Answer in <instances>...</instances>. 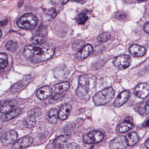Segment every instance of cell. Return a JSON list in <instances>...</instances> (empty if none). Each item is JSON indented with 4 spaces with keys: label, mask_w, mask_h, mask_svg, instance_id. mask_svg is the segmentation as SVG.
Returning <instances> with one entry per match:
<instances>
[{
    "label": "cell",
    "mask_w": 149,
    "mask_h": 149,
    "mask_svg": "<svg viewBox=\"0 0 149 149\" xmlns=\"http://www.w3.org/2000/svg\"><path fill=\"white\" fill-rule=\"evenodd\" d=\"M146 146L148 149H149V139L146 142Z\"/></svg>",
    "instance_id": "e575fe53"
},
{
    "label": "cell",
    "mask_w": 149,
    "mask_h": 149,
    "mask_svg": "<svg viewBox=\"0 0 149 149\" xmlns=\"http://www.w3.org/2000/svg\"><path fill=\"white\" fill-rule=\"evenodd\" d=\"M134 93L137 97L145 99L149 94V85L146 83H140L136 87Z\"/></svg>",
    "instance_id": "9c48e42d"
},
{
    "label": "cell",
    "mask_w": 149,
    "mask_h": 149,
    "mask_svg": "<svg viewBox=\"0 0 149 149\" xmlns=\"http://www.w3.org/2000/svg\"><path fill=\"white\" fill-rule=\"evenodd\" d=\"M128 145L126 137L121 136H117L111 141L110 148L111 149H126Z\"/></svg>",
    "instance_id": "ba28073f"
},
{
    "label": "cell",
    "mask_w": 149,
    "mask_h": 149,
    "mask_svg": "<svg viewBox=\"0 0 149 149\" xmlns=\"http://www.w3.org/2000/svg\"><path fill=\"white\" fill-rule=\"evenodd\" d=\"M2 35V32L1 30L0 29V38H1V37Z\"/></svg>",
    "instance_id": "8d00e7d4"
},
{
    "label": "cell",
    "mask_w": 149,
    "mask_h": 149,
    "mask_svg": "<svg viewBox=\"0 0 149 149\" xmlns=\"http://www.w3.org/2000/svg\"><path fill=\"white\" fill-rule=\"evenodd\" d=\"M58 111L56 108L52 109L47 114V119L50 122L56 123L58 120Z\"/></svg>",
    "instance_id": "7402d4cb"
},
{
    "label": "cell",
    "mask_w": 149,
    "mask_h": 149,
    "mask_svg": "<svg viewBox=\"0 0 149 149\" xmlns=\"http://www.w3.org/2000/svg\"><path fill=\"white\" fill-rule=\"evenodd\" d=\"M52 93L51 87L49 86H44L38 89L37 92V97L39 100H45L51 95Z\"/></svg>",
    "instance_id": "7c38bea8"
},
{
    "label": "cell",
    "mask_w": 149,
    "mask_h": 149,
    "mask_svg": "<svg viewBox=\"0 0 149 149\" xmlns=\"http://www.w3.org/2000/svg\"><path fill=\"white\" fill-rule=\"evenodd\" d=\"M60 95H56V96L52 97V98H51V102H53L54 101H58L59 100H60V99H61V96H60Z\"/></svg>",
    "instance_id": "1f68e13d"
},
{
    "label": "cell",
    "mask_w": 149,
    "mask_h": 149,
    "mask_svg": "<svg viewBox=\"0 0 149 149\" xmlns=\"http://www.w3.org/2000/svg\"><path fill=\"white\" fill-rule=\"evenodd\" d=\"M111 37V36L108 32H105L100 34L97 38V40L101 42H104L108 41Z\"/></svg>",
    "instance_id": "83f0119b"
},
{
    "label": "cell",
    "mask_w": 149,
    "mask_h": 149,
    "mask_svg": "<svg viewBox=\"0 0 149 149\" xmlns=\"http://www.w3.org/2000/svg\"><path fill=\"white\" fill-rule=\"evenodd\" d=\"M72 110V106L69 104L63 105L58 112V117L61 120H64L67 118L70 113Z\"/></svg>",
    "instance_id": "e0dca14e"
},
{
    "label": "cell",
    "mask_w": 149,
    "mask_h": 149,
    "mask_svg": "<svg viewBox=\"0 0 149 149\" xmlns=\"http://www.w3.org/2000/svg\"><path fill=\"white\" fill-rule=\"evenodd\" d=\"M18 134L15 131L10 130L2 135L1 137V141L3 146H8L15 141Z\"/></svg>",
    "instance_id": "52a82bcc"
},
{
    "label": "cell",
    "mask_w": 149,
    "mask_h": 149,
    "mask_svg": "<svg viewBox=\"0 0 149 149\" xmlns=\"http://www.w3.org/2000/svg\"><path fill=\"white\" fill-rule=\"evenodd\" d=\"M103 133L98 130H93L83 136V141L87 144H95L100 142L104 139Z\"/></svg>",
    "instance_id": "5b68a950"
},
{
    "label": "cell",
    "mask_w": 149,
    "mask_h": 149,
    "mask_svg": "<svg viewBox=\"0 0 149 149\" xmlns=\"http://www.w3.org/2000/svg\"><path fill=\"white\" fill-rule=\"evenodd\" d=\"M133 127V120L131 117H127L124 122L118 125L117 130L120 133H124L130 130Z\"/></svg>",
    "instance_id": "4fadbf2b"
},
{
    "label": "cell",
    "mask_w": 149,
    "mask_h": 149,
    "mask_svg": "<svg viewBox=\"0 0 149 149\" xmlns=\"http://www.w3.org/2000/svg\"><path fill=\"white\" fill-rule=\"evenodd\" d=\"M126 139L127 141L128 145L133 146L136 144L139 141V137L137 133L134 132L129 133L127 135Z\"/></svg>",
    "instance_id": "ffe728a7"
},
{
    "label": "cell",
    "mask_w": 149,
    "mask_h": 149,
    "mask_svg": "<svg viewBox=\"0 0 149 149\" xmlns=\"http://www.w3.org/2000/svg\"><path fill=\"white\" fill-rule=\"evenodd\" d=\"M131 58L128 55H122L115 58L113 61L114 65L119 69L125 70L130 66Z\"/></svg>",
    "instance_id": "8992f818"
},
{
    "label": "cell",
    "mask_w": 149,
    "mask_h": 149,
    "mask_svg": "<svg viewBox=\"0 0 149 149\" xmlns=\"http://www.w3.org/2000/svg\"><path fill=\"white\" fill-rule=\"evenodd\" d=\"M70 0H64L63 2V3H66L67 2L69 1Z\"/></svg>",
    "instance_id": "d590c367"
},
{
    "label": "cell",
    "mask_w": 149,
    "mask_h": 149,
    "mask_svg": "<svg viewBox=\"0 0 149 149\" xmlns=\"http://www.w3.org/2000/svg\"><path fill=\"white\" fill-rule=\"evenodd\" d=\"M69 138V136L67 135L59 136L53 142V146L57 148H60L63 147L64 143L67 142Z\"/></svg>",
    "instance_id": "44dd1931"
},
{
    "label": "cell",
    "mask_w": 149,
    "mask_h": 149,
    "mask_svg": "<svg viewBox=\"0 0 149 149\" xmlns=\"http://www.w3.org/2000/svg\"><path fill=\"white\" fill-rule=\"evenodd\" d=\"M89 79L85 76H81L79 79V85L76 90L78 97L83 100L87 96L89 91Z\"/></svg>",
    "instance_id": "277c9868"
},
{
    "label": "cell",
    "mask_w": 149,
    "mask_h": 149,
    "mask_svg": "<svg viewBox=\"0 0 149 149\" xmlns=\"http://www.w3.org/2000/svg\"><path fill=\"white\" fill-rule=\"evenodd\" d=\"M67 149H81L79 145L75 143H72L68 145Z\"/></svg>",
    "instance_id": "4dcf8cb0"
},
{
    "label": "cell",
    "mask_w": 149,
    "mask_h": 149,
    "mask_svg": "<svg viewBox=\"0 0 149 149\" xmlns=\"http://www.w3.org/2000/svg\"><path fill=\"white\" fill-rule=\"evenodd\" d=\"M143 29H144V31L145 32L149 34V22L144 24Z\"/></svg>",
    "instance_id": "d6a6232c"
},
{
    "label": "cell",
    "mask_w": 149,
    "mask_h": 149,
    "mask_svg": "<svg viewBox=\"0 0 149 149\" xmlns=\"http://www.w3.org/2000/svg\"><path fill=\"white\" fill-rule=\"evenodd\" d=\"M55 51L54 46L44 43L27 45L24 50V54L27 59L32 63H38L51 58Z\"/></svg>",
    "instance_id": "6da1fadb"
},
{
    "label": "cell",
    "mask_w": 149,
    "mask_h": 149,
    "mask_svg": "<svg viewBox=\"0 0 149 149\" xmlns=\"http://www.w3.org/2000/svg\"><path fill=\"white\" fill-rule=\"evenodd\" d=\"M70 87V83L68 81H65L55 85L53 87V91L56 93H60L67 91Z\"/></svg>",
    "instance_id": "d6986e66"
},
{
    "label": "cell",
    "mask_w": 149,
    "mask_h": 149,
    "mask_svg": "<svg viewBox=\"0 0 149 149\" xmlns=\"http://www.w3.org/2000/svg\"><path fill=\"white\" fill-rule=\"evenodd\" d=\"M137 1H145V0H137Z\"/></svg>",
    "instance_id": "f35d334b"
},
{
    "label": "cell",
    "mask_w": 149,
    "mask_h": 149,
    "mask_svg": "<svg viewBox=\"0 0 149 149\" xmlns=\"http://www.w3.org/2000/svg\"><path fill=\"white\" fill-rule=\"evenodd\" d=\"M22 110L21 108H17L14 110H11L1 116V120L2 121L4 122L10 120L18 115L21 113Z\"/></svg>",
    "instance_id": "ac0fdd59"
},
{
    "label": "cell",
    "mask_w": 149,
    "mask_h": 149,
    "mask_svg": "<svg viewBox=\"0 0 149 149\" xmlns=\"http://www.w3.org/2000/svg\"><path fill=\"white\" fill-rule=\"evenodd\" d=\"M130 96V92L129 91H124L120 93L114 102V106L116 107H120L125 104Z\"/></svg>",
    "instance_id": "5bb4252c"
},
{
    "label": "cell",
    "mask_w": 149,
    "mask_h": 149,
    "mask_svg": "<svg viewBox=\"0 0 149 149\" xmlns=\"http://www.w3.org/2000/svg\"><path fill=\"white\" fill-rule=\"evenodd\" d=\"M41 113H42V110L41 109L37 107L30 110L29 114V116H32L36 117V116H38L41 115Z\"/></svg>",
    "instance_id": "f546056e"
},
{
    "label": "cell",
    "mask_w": 149,
    "mask_h": 149,
    "mask_svg": "<svg viewBox=\"0 0 149 149\" xmlns=\"http://www.w3.org/2000/svg\"><path fill=\"white\" fill-rule=\"evenodd\" d=\"M18 102L16 100H9L5 102L0 106V112L6 113L11 111L16 106Z\"/></svg>",
    "instance_id": "2e32d148"
},
{
    "label": "cell",
    "mask_w": 149,
    "mask_h": 149,
    "mask_svg": "<svg viewBox=\"0 0 149 149\" xmlns=\"http://www.w3.org/2000/svg\"><path fill=\"white\" fill-rule=\"evenodd\" d=\"M8 56L5 53H0V70H3L8 66Z\"/></svg>",
    "instance_id": "603a6c76"
},
{
    "label": "cell",
    "mask_w": 149,
    "mask_h": 149,
    "mask_svg": "<svg viewBox=\"0 0 149 149\" xmlns=\"http://www.w3.org/2000/svg\"><path fill=\"white\" fill-rule=\"evenodd\" d=\"M139 113L142 115H147L149 113V100L145 104L141 105L139 109Z\"/></svg>",
    "instance_id": "484cf974"
},
{
    "label": "cell",
    "mask_w": 149,
    "mask_h": 149,
    "mask_svg": "<svg viewBox=\"0 0 149 149\" xmlns=\"http://www.w3.org/2000/svg\"><path fill=\"white\" fill-rule=\"evenodd\" d=\"M115 92L112 87H109L95 94L93 98L95 106L104 105L110 102L114 96Z\"/></svg>",
    "instance_id": "7a4b0ae2"
},
{
    "label": "cell",
    "mask_w": 149,
    "mask_h": 149,
    "mask_svg": "<svg viewBox=\"0 0 149 149\" xmlns=\"http://www.w3.org/2000/svg\"><path fill=\"white\" fill-rule=\"evenodd\" d=\"M93 51V47L91 45H86L76 54L75 57L79 60H83L87 58L92 53Z\"/></svg>",
    "instance_id": "8fae6325"
},
{
    "label": "cell",
    "mask_w": 149,
    "mask_h": 149,
    "mask_svg": "<svg viewBox=\"0 0 149 149\" xmlns=\"http://www.w3.org/2000/svg\"><path fill=\"white\" fill-rule=\"evenodd\" d=\"M88 17L85 13H81L77 17V22L78 24H84L87 21Z\"/></svg>",
    "instance_id": "f1b7e54d"
},
{
    "label": "cell",
    "mask_w": 149,
    "mask_h": 149,
    "mask_svg": "<svg viewBox=\"0 0 149 149\" xmlns=\"http://www.w3.org/2000/svg\"><path fill=\"white\" fill-rule=\"evenodd\" d=\"M33 139L30 136H25L17 140L12 146L14 149H23L29 147L33 143Z\"/></svg>",
    "instance_id": "30bf717a"
},
{
    "label": "cell",
    "mask_w": 149,
    "mask_h": 149,
    "mask_svg": "<svg viewBox=\"0 0 149 149\" xmlns=\"http://www.w3.org/2000/svg\"><path fill=\"white\" fill-rule=\"evenodd\" d=\"M38 23V19L35 15L28 13L22 16L17 22V26L26 30H32L34 29Z\"/></svg>",
    "instance_id": "3957f363"
},
{
    "label": "cell",
    "mask_w": 149,
    "mask_h": 149,
    "mask_svg": "<svg viewBox=\"0 0 149 149\" xmlns=\"http://www.w3.org/2000/svg\"><path fill=\"white\" fill-rule=\"evenodd\" d=\"M72 1H74L76 2H80L82 1V0H72Z\"/></svg>",
    "instance_id": "74e56055"
},
{
    "label": "cell",
    "mask_w": 149,
    "mask_h": 149,
    "mask_svg": "<svg viewBox=\"0 0 149 149\" xmlns=\"http://www.w3.org/2000/svg\"><path fill=\"white\" fill-rule=\"evenodd\" d=\"M116 17L118 18V19H123L125 18V16L124 15L123 13H119L117 14Z\"/></svg>",
    "instance_id": "836d02e7"
},
{
    "label": "cell",
    "mask_w": 149,
    "mask_h": 149,
    "mask_svg": "<svg viewBox=\"0 0 149 149\" xmlns=\"http://www.w3.org/2000/svg\"><path fill=\"white\" fill-rule=\"evenodd\" d=\"M36 122L35 116H29L25 120V123L27 127L31 128L34 127Z\"/></svg>",
    "instance_id": "d4e9b609"
},
{
    "label": "cell",
    "mask_w": 149,
    "mask_h": 149,
    "mask_svg": "<svg viewBox=\"0 0 149 149\" xmlns=\"http://www.w3.org/2000/svg\"><path fill=\"white\" fill-rule=\"evenodd\" d=\"M129 51L131 55L134 57H141L146 53L145 48L138 45L134 44L129 48Z\"/></svg>",
    "instance_id": "9a60e30c"
},
{
    "label": "cell",
    "mask_w": 149,
    "mask_h": 149,
    "mask_svg": "<svg viewBox=\"0 0 149 149\" xmlns=\"http://www.w3.org/2000/svg\"><path fill=\"white\" fill-rule=\"evenodd\" d=\"M6 48L8 51L12 52L17 49V44L13 41H10L6 44Z\"/></svg>",
    "instance_id": "4316f807"
},
{
    "label": "cell",
    "mask_w": 149,
    "mask_h": 149,
    "mask_svg": "<svg viewBox=\"0 0 149 149\" xmlns=\"http://www.w3.org/2000/svg\"><path fill=\"white\" fill-rule=\"evenodd\" d=\"M31 42L34 44H42L45 43V37L42 35H37L33 38Z\"/></svg>",
    "instance_id": "cb8c5ba5"
}]
</instances>
